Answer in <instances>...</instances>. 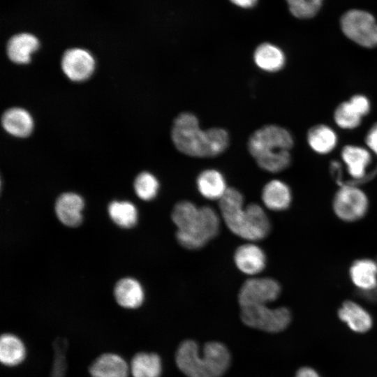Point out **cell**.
<instances>
[{
	"label": "cell",
	"instance_id": "obj_1",
	"mask_svg": "<svg viewBox=\"0 0 377 377\" xmlns=\"http://www.w3.org/2000/svg\"><path fill=\"white\" fill-rule=\"evenodd\" d=\"M171 138L180 152L199 158L218 156L229 144L226 130L215 127L202 131L198 118L190 112H182L175 119Z\"/></svg>",
	"mask_w": 377,
	"mask_h": 377
},
{
	"label": "cell",
	"instance_id": "obj_22",
	"mask_svg": "<svg viewBox=\"0 0 377 377\" xmlns=\"http://www.w3.org/2000/svg\"><path fill=\"white\" fill-rule=\"evenodd\" d=\"M196 184L200 193L209 200H220L228 188L222 174L213 169L202 171Z\"/></svg>",
	"mask_w": 377,
	"mask_h": 377
},
{
	"label": "cell",
	"instance_id": "obj_20",
	"mask_svg": "<svg viewBox=\"0 0 377 377\" xmlns=\"http://www.w3.org/2000/svg\"><path fill=\"white\" fill-rule=\"evenodd\" d=\"M1 124L6 131L20 138L28 136L34 127L33 119L30 114L20 108L6 110L1 117Z\"/></svg>",
	"mask_w": 377,
	"mask_h": 377
},
{
	"label": "cell",
	"instance_id": "obj_14",
	"mask_svg": "<svg viewBox=\"0 0 377 377\" xmlns=\"http://www.w3.org/2000/svg\"><path fill=\"white\" fill-rule=\"evenodd\" d=\"M338 316L351 330L357 333L367 332L373 325L369 313L353 301H346L342 304L338 311Z\"/></svg>",
	"mask_w": 377,
	"mask_h": 377
},
{
	"label": "cell",
	"instance_id": "obj_8",
	"mask_svg": "<svg viewBox=\"0 0 377 377\" xmlns=\"http://www.w3.org/2000/svg\"><path fill=\"white\" fill-rule=\"evenodd\" d=\"M368 207L369 201L365 193L351 185L341 186L333 200L335 214L346 222L361 219L367 214Z\"/></svg>",
	"mask_w": 377,
	"mask_h": 377
},
{
	"label": "cell",
	"instance_id": "obj_24",
	"mask_svg": "<svg viewBox=\"0 0 377 377\" xmlns=\"http://www.w3.org/2000/svg\"><path fill=\"white\" fill-rule=\"evenodd\" d=\"M256 64L262 70L275 72L281 70L285 64V55L278 47L268 43L260 44L254 52Z\"/></svg>",
	"mask_w": 377,
	"mask_h": 377
},
{
	"label": "cell",
	"instance_id": "obj_26",
	"mask_svg": "<svg viewBox=\"0 0 377 377\" xmlns=\"http://www.w3.org/2000/svg\"><path fill=\"white\" fill-rule=\"evenodd\" d=\"M108 213L111 219L122 228H131L138 220V212L135 205L127 201L112 202L108 206Z\"/></svg>",
	"mask_w": 377,
	"mask_h": 377
},
{
	"label": "cell",
	"instance_id": "obj_16",
	"mask_svg": "<svg viewBox=\"0 0 377 377\" xmlns=\"http://www.w3.org/2000/svg\"><path fill=\"white\" fill-rule=\"evenodd\" d=\"M341 157L353 179L361 182L366 178L367 168L371 161V154L367 149L358 146L346 145L341 151Z\"/></svg>",
	"mask_w": 377,
	"mask_h": 377
},
{
	"label": "cell",
	"instance_id": "obj_11",
	"mask_svg": "<svg viewBox=\"0 0 377 377\" xmlns=\"http://www.w3.org/2000/svg\"><path fill=\"white\" fill-rule=\"evenodd\" d=\"M90 377H128L130 367L119 355L104 353L98 356L89 368Z\"/></svg>",
	"mask_w": 377,
	"mask_h": 377
},
{
	"label": "cell",
	"instance_id": "obj_31",
	"mask_svg": "<svg viewBox=\"0 0 377 377\" xmlns=\"http://www.w3.org/2000/svg\"><path fill=\"white\" fill-rule=\"evenodd\" d=\"M349 101L362 117L369 113L370 110V103L366 96L363 95H355Z\"/></svg>",
	"mask_w": 377,
	"mask_h": 377
},
{
	"label": "cell",
	"instance_id": "obj_25",
	"mask_svg": "<svg viewBox=\"0 0 377 377\" xmlns=\"http://www.w3.org/2000/svg\"><path fill=\"white\" fill-rule=\"evenodd\" d=\"M307 140L313 150L318 154H327L336 146L337 137L334 131L326 125H317L308 132Z\"/></svg>",
	"mask_w": 377,
	"mask_h": 377
},
{
	"label": "cell",
	"instance_id": "obj_3",
	"mask_svg": "<svg viewBox=\"0 0 377 377\" xmlns=\"http://www.w3.org/2000/svg\"><path fill=\"white\" fill-rule=\"evenodd\" d=\"M242 193L235 188H228L219 200L222 218L228 228L237 236L257 241L265 238L270 230L269 220L261 206L251 203L244 207Z\"/></svg>",
	"mask_w": 377,
	"mask_h": 377
},
{
	"label": "cell",
	"instance_id": "obj_13",
	"mask_svg": "<svg viewBox=\"0 0 377 377\" xmlns=\"http://www.w3.org/2000/svg\"><path fill=\"white\" fill-rule=\"evenodd\" d=\"M84 201L77 194L65 193L57 200L55 212L59 221L70 227L78 226L82 221Z\"/></svg>",
	"mask_w": 377,
	"mask_h": 377
},
{
	"label": "cell",
	"instance_id": "obj_32",
	"mask_svg": "<svg viewBox=\"0 0 377 377\" xmlns=\"http://www.w3.org/2000/svg\"><path fill=\"white\" fill-rule=\"evenodd\" d=\"M368 147L377 155V123L374 124L366 136Z\"/></svg>",
	"mask_w": 377,
	"mask_h": 377
},
{
	"label": "cell",
	"instance_id": "obj_7",
	"mask_svg": "<svg viewBox=\"0 0 377 377\" xmlns=\"http://www.w3.org/2000/svg\"><path fill=\"white\" fill-rule=\"evenodd\" d=\"M341 27L345 36L357 44L364 47L377 46V23L371 13L350 10L342 15Z\"/></svg>",
	"mask_w": 377,
	"mask_h": 377
},
{
	"label": "cell",
	"instance_id": "obj_33",
	"mask_svg": "<svg viewBox=\"0 0 377 377\" xmlns=\"http://www.w3.org/2000/svg\"><path fill=\"white\" fill-rule=\"evenodd\" d=\"M295 377H320L313 369L304 367L300 369L296 373Z\"/></svg>",
	"mask_w": 377,
	"mask_h": 377
},
{
	"label": "cell",
	"instance_id": "obj_2",
	"mask_svg": "<svg viewBox=\"0 0 377 377\" xmlns=\"http://www.w3.org/2000/svg\"><path fill=\"white\" fill-rule=\"evenodd\" d=\"M171 216L177 228L176 238L185 249H200L219 232L220 220L210 207H198L190 201H180L175 205Z\"/></svg>",
	"mask_w": 377,
	"mask_h": 377
},
{
	"label": "cell",
	"instance_id": "obj_28",
	"mask_svg": "<svg viewBox=\"0 0 377 377\" xmlns=\"http://www.w3.org/2000/svg\"><path fill=\"white\" fill-rule=\"evenodd\" d=\"M158 188V181L148 172H141L135 179V191L137 195L143 200L154 199L157 195Z\"/></svg>",
	"mask_w": 377,
	"mask_h": 377
},
{
	"label": "cell",
	"instance_id": "obj_15",
	"mask_svg": "<svg viewBox=\"0 0 377 377\" xmlns=\"http://www.w3.org/2000/svg\"><path fill=\"white\" fill-rule=\"evenodd\" d=\"M349 274L359 293L371 291L377 286V261L367 258L357 260L351 265Z\"/></svg>",
	"mask_w": 377,
	"mask_h": 377
},
{
	"label": "cell",
	"instance_id": "obj_12",
	"mask_svg": "<svg viewBox=\"0 0 377 377\" xmlns=\"http://www.w3.org/2000/svg\"><path fill=\"white\" fill-rule=\"evenodd\" d=\"M234 260L239 270L248 275L261 272L266 265L264 251L251 243L239 246L235 252Z\"/></svg>",
	"mask_w": 377,
	"mask_h": 377
},
{
	"label": "cell",
	"instance_id": "obj_6",
	"mask_svg": "<svg viewBox=\"0 0 377 377\" xmlns=\"http://www.w3.org/2000/svg\"><path fill=\"white\" fill-rule=\"evenodd\" d=\"M240 316L246 325L267 332H281L291 321V314L287 308L271 309L267 304L241 307Z\"/></svg>",
	"mask_w": 377,
	"mask_h": 377
},
{
	"label": "cell",
	"instance_id": "obj_30",
	"mask_svg": "<svg viewBox=\"0 0 377 377\" xmlns=\"http://www.w3.org/2000/svg\"><path fill=\"white\" fill-rule=\"evenodd\" d=\"M66 341L64 339L58 338L53 343L54 362L51 377H64L66 371L65 349Z\"/></svg>",
	"mask_w": 377,
	"mask_h": 377
},
{
	"label": "cell",
	"instance_id": "obj_17",
	"mask_svg": "<svg viewBox=\"0 0 377 377\" xmlns=\"http://www.w3.org/2000/svg\"><path fill=\"white\" fill-rule=\"evenodd\" d=\"M39 41L32 34L23 33L13 36L7 44V54L15 64H27L31 55L38 50Z\"/></svg>",
	"mask_w": 377,
	"mask_h": 377
},
{
	"label": "cell",
	"instance_id": "obj_19",
	"mask_svg": "<svg viewBox=\"0 0 377 377\" xmlns=\"http://www.w3.org/2000/svg\"><path fill=\"white\" fill-rule=\"evenodd\" d=\"M262 200L272 211H282L289 207L292 195L288 186L283 182L274 179L267 182L262 191Z\"/></svg>",
	"mask_w": 377,
	"mask_h": 377
},
{
	"label": "cell",
	"instance_id": "obj_4",
	"mask_svg": "<svg viewBox=\"0 0 377 377\" xmlns=\"http://www.w3.org/2000/svg\"><path fill=\"white\" fill-rule=\"evenodd\" d=\"M230 356L228 348L216 341L207 343L200 350L197 343L186 340L180 343L175 362L188 377H220L228 369Z\"/></svg>",
	"mask_w": 377,
	"mask_h": 377
},
{
	"label": "cell",
	"instance_id": "obj_21",
	"mask_svg": "<svg viewBox=\"0 0 377 377\" xmlns=\"http://www.w3.org/2000/svg\"><path fill=\"white\" fill-rule=\"evenodd\" d=\"M27 355L22 340L12 333H4L0 337V362L6 367L20 364Z\"/></svg>",
	"mask_w": 377,
	"mask_h": 377
},
{
	"label": "cell",
	"instance_id": "obj_18",
	"mask_svg": "<svg viewBox=\"0 0 377 377\" xmlns=\"http://www.w3.org/2000/svg\"><path fill=\"white\" fill-rule=\"evenodd\" d=\"M118 304L125 309H137L144 301V290L140 283L134 279L125 278L119 281L114 290Z\"/></svg>",
	"mask_w": 377,
	"mask_h": 377
},
{
	"label": "cell",
	"instance_id": "obj_29",
	"mask_svg": "<svg viewBox=\"0 0 377 377\" xmlns=\"http://www.w3.org/2000/svg\"><path fill=\"white\" fill-rule=\"evenodd\" d=\"M290 13L301 19L311 18L318 12L323 0H286Z\"/></svg>",
	"mask_w": 377,
	"mask_h": 377
},
{
	"label": "cell",
	"instance_id": "obj_5",
	"mask_svg": "<svg viewBox=\"0 0 377 377\" xmlns=\"http://www.w3.org/2000/svg\"><path fill=\"white\" fill-rule=\"evenodd\" d=\"M293 145L290 133L284 128L276 125L264 126L250 136L248 149L255 158L290 151Z\"/></svg>",
	"mask_w": 377,
	"mask_h": 377
},
{
	"label": "cell",
	"instance_id": "obj_34",
	"mask_svg": "<svg viewBox=\"0 0 377 377\" xmlns=\"http://www.w3.org/2000/svg\"><path fill=\"white\" fill-rule=\"evenodd\" d=\"M232 3L236 6L244 8H249L254 6L258 0H230Z\"/></svg>",
	"mask_w": 377,
	"mask_h": 377
},
{
	"label": "cell",
	"instance_id": "obj_10",
	"mask_svg": "<svg viewBox=\"0 0 377 377\" xmlns=\"http://www.w3.org/2000/svg\"><path fill=\"white\" fill-rule=\"evenodd\" d=\"M61 68L71 80L84 81L92 75L95 61L88 51L82 48H71L64 52L61 59Z\"/></svg>",
	"mask_w": 377,
	"mask_h": 377
},
{
	"label": "cell",
	"instance_id": "obj_9",
	"mask_svg": "<svg viewBox=\"0 0 377 377\" xmlns=\"http://www.w3.org/2000/svg\"><path fill=\"white\" fill-rule=\"evenodd\" d=\"M281 293V286L271 278H251L242 284L238 294L241 307L267 304L276 300Z\"/></svg>",
	"mask_w": 377,
	"mask_h": 377
},
{
	"label": "cell",
	"instance_id": "obj_23",
	"mask_svg": "<svg viewBox=\"0 0 377 377\" xmlns=\"http://www.w3.org/2000/svg\"><path fill=\"white\" fill-rule=\"evenodd\" d=\"M129 367L132 377H161L162 372L161 358L154 353H136L132 357Z\"/></svg>",
	"mask_w": 377,
	"mask_h": 377
},
{
	"label": "cell",
	"instance_id": "obj_27",
	"mask_svg": "<svg viewBox=\"0 0 377 377\" xmlns=\"http://www.w3.org/2000/svg\"><path fill=\"white\" fill-rule=\"evenodd\" d=\"M361 119L362 116L349 101L339 104L335 110L334 121L342 128H356L360 124Z\"/></svg>",
	"mask_w": 377,
	"mask_h": 377
}]
</instances>
